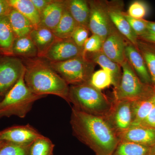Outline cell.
I'll use <instances>...</instances> for the list:
<instances>
[{"label":"cell","mask_w":155,"mask_h":155,"mask_svg":"<svg viewBox=\"0 0 155 155\" xmlns=\"http://www.w3.org/2000/svg\"><path fill=\"white\" fill-rule=\"evenodd\" d=\"M70 123L73 135L96 155H113L119 140L117 134L104 117L72 107Z\"/></svg>","instance_id":"6da1fadb"},{"label":"cell","mask_w":155,"mask_h":155,"mask_svg":"<svg viewBox=\"0 0 155 155\" xmlns=\"http://www.w3.org/2000/svg\"><path fill=\"white\" fill-rule=\"evenodd\" d=\"M22 60L25 67L24 80L32 93L45 97L49 94L57 96L69 103V84L48 61L38 58Z\"/></svg>","instance_id":"7a4b0ae2"},{"label":"cell","mask_w":155,"mask_h":155,"mask_svg":"<svg viewBox=\"0 0 155 155\" xmlns=\"http://www.w3.org/2000/svg\"><path fill=\"white\" fill-rule=\"evenodd\" d=\"M69 103L78 110L94 116L104 117L113 105L101 91L95 88L89 83L69 86Z\"/></svg>","instance_id":"3957f363"},{"label":"cell","mask_w":155,"mask_h":155,"mask_svg":"<svg viewBox=\"0 0 155 155\" xmlns=\"http://www.w3.org/2000/svg\"><path fill=\"white\" fill-rule=\"evenodd\" d=\"M25 73L18 82L0 101V119L16 116L24 118L36 101L45 96L37 95L28 88L24 80Z\"/></svg>","instance_id":"277c9868"},{"label":"cell","mask_w":155,"mask_h":155,"mask_svg":"<svg viewBox=\"0 0 155 155\" xmlns=\"http://www.w3.org/2000/svg\"><path fill=\"white\" fill-rule=\"evenodd\" d=\"M121 66L122 78L119 85L114 87V100L134 102L155 93L153 87L142 82L126 59Z\"/></svg>","instance_id":"5b68a950"},{"label":"cell","mask_w":155,"mask_h":155,"mask_svg":"<svg viewBox=\"0 0 155 155\" xmlns=\"http://www.w3.org/2000/svg\"><path fill=\"white\" fill-rule=\"evenodd\" d=\"M48 63L58 75L70 85L89 83L96 65L85 55L63 62Z\"/></svg>","instance_id":"8992f818"},{"label":"cell","mask_w":155,"mask_h":155,"mask_svg":"<svg viewBox=\"0 0 155 155\" xmlns=\"http://www.w3.org/2000/svg\"><path fill=\"white\" fill-rule=\"evenodd\" d=\"M90 17L88 28L92 34L104 41L115 28L108 11L107 1L89 0Z\"/></svg>","instance_id":"52a82bcc"},{"label":"cell","mask_w":155,"mask_h":155,"mask_svg":"<svg viewBox=\"0 0 155 155\" xmlns=\"http://www.w3.org/2000/svg\"><path fill=\"white\" fill-rule=\"evenodd\" d=\"M25 71V64L21 58L0 55V96H5L14 87Z\"/></svg>","instance_id":"ba28073f"},{"label":"cell","mask_w":155,"mask_h":155,"mask_svg":"<svg viewBox=\"0 0 155 155\" xmlns=\"http://www.w3.org/2000/svg\"><path fill=\"white\" fill-rule=\"evenodd\" d=\"M105 118L117 134L129 129L133 119L132 102L114 100L112 107Z\"/></svg>","instance_id":"9c48e42d"},{"label":"cell","mask_w":155,"mask_h":155,"mask_svg":"<svg viewBox=\"0 0 155 155\" xmlns=\"http://www.w3.org/2000/svg\"><path fill=\"white\" fill-rule=\"evenodd\" d=\"M84 55V49L78 47L72 38H58L42 59L49 62H60Z\"/></svg>","instance_id":"30bf717a"},{"label":"cell","mask_w":155,"mask_h":155,"mask_svg":"<svg viewBox=\"0 0 155 155\" xmlns=\"http://www.w3.org/2000/svg\"><path fill=\"white\" fill-rule=\"evenodd\" d=\"M107 3L109 15L114 26L127 40L136 47L138 36L124 16V2L120 0H113L107 1Z\"/></svg>","instance_id":"8fae6325"},{"label":"cell","mask_w":155,"mask_h":155,"mask_svg":"<svg viewBox=\"0 0 155 155\" xmlns=\"http://www.w3.org/2000/svg\"><path fill=\"white\" fill-rule=\"evenodd\" d=\"M127 41L115 27L104 41L101 51L111 60L121 66L126 60L125 51Z\"/></svg>","instance_id":"7c38bea8"},{"label":"cell","mask_w":155,"mask_h":155,"mask_svg":"<svg viewBox=\"0 0 155 155\" xmlns=\"http://www.w3.org/2000/svg\"><path fill=\"white\" fill-rule=\"evenodd\" d=\"M41 135L29 124L17 125L0 131V140L17 144L29 145Z\"/></svg>","instance_id":"4fadbf2b"},{"label":"cell","mask_w":155,"mask_h":155,"mask_svg":"<svg viewBox=\"0 0 155 155\" xmlns=\"http://www.w3.org/2000/svg\"><path fill=\"white\" fill-rule=\"evenodd\" d=\"M119 142L133 143L151 147L155 143V129L141 126H133L117 134Z\"/></svg>","instance_id":"5bb4252c"},{"label":"cell","mask_w":155,"mask_h":155,"mask_svg":"<svg viewBox=\"0 0 155 155\" xmlns=\"http://www.w3.org/2000/svg\"><path fill=\"white\" fill-rule=\"evenodd\" d=\"M125 54L126 60L142 82L151 85L150 76L144 59L137 48L128 41L125 46Z\"/></svg>","instance_id":"9a60e30c"},{"label":"cell","mask_w":155,"mask_h":155,"mask_svg":"<svg viewBox=\"0 0 155 155\" xmlns=\"http://www.w3.org/2000/svg\"><path fill=\"white\" fill-rule=\"evenodd\" d=\"M66 8V0H52L41 14L38 27L53 31L60 22Z\"/></svg>","instance_id":"2e32d148"},{"label":"cell","mask_w":155,"mask_h":155,"mask_svg":"<svg viewBox=\"0 0 155 155\" xmlns=\"http://www.w3.org/2000/svg\"><path fill=\"white\" fill-rule=\"evenodd\" d=\"M88 59L96 64H98L106 72H108L112 78V85L114 87L119 85L122 76L121 66L107 57L101 51L96 52L85 53Z\"/></svg>","instance_id":"e0dca14e"},{"label":"cell","mask_w":155,"mask_h":155,"mask_svg":"<svg viewBox=\"0 0 155 155\" xmlns=\"http://www.w3.org/2000/svg\"><path fill=\"white\" fill-rule=\"evenodd\" d=\"M29 36L36 46L38 58H42L53 44L58 39L52 31L38 27L34 28Z\"/></svg>","instance_id":"ac0fdd59"},{"label":"cell","mask_w":155,"mask_h":155,"mask_svg":"<svg viewBox=\"0 0 155 155\" xmlns=\"http://www.w3.org/2000/svg\"><path fill=\"white\" fill-rule=\"evenodd\" d=\"M66 6L78 25L88 28L90 8L86 0H66Z\"/></svg>","instance_id":"d6986e66"},{"label":"cell","mask_w":155,"mask_h":155,"mask_svg":"<svg viewBox=\"0 0 155 155\" xmlns=\"http://www.w3.org/2000/svg\"><path fill=\"white\" fill-rule=\"evenodd\" d=\"M12 54L22 60L38 58L37 49L29 35L15 39Z\"/></svg>","instance_id":"ffe728a7"},{"label":"cell","mask_w":155,"mask_h":155,"mask_svg":"<svg viewBox=\"0 0 155 155\" xmlns=\"http://www.w3.org/2000/svg\"><path fill=\"white\" fill-rule=\"evenodd\" d=\"M8 17L15 38L28 36L35 28L27 18L15 9H12Z\"/></svg>","instance_id":"44dd1931"},{"label":"cell","mask_w":155,"mask_h":155,"mask_svg":"<svg viewBox=\"0 0 155 155\" xmlns=\"http://www.w3.org/2000/svg\"><path fill=\"white\" fill-rule=\"evenodd\" d=\"M155 107V93L149 97L132 102V123L131 127L138 126Z\"/></svg>","instance_id":"7402d4cb"},{"label":"cell","mask_w":155,"mask_h":155,"mask_svg":"<svg viewBox=\"0 0 155 155\" xmlns=\"http://www.w3.org/2000/svg\"><path fill=\"white\" fill-rule=\"evenodd\" d=\"M15 39L8 16L0 17V52L2 54L12 55Z\"/></svg>","instance_id":"603a6c76"},{"label":"cell","mask_w":155,"mask_h":155,"mask_svg":"<svg viewBox=\"0 0 155 155\" xmlns=\"http://www.w3.org/2000/svg\"><path fill=\"white\" fill-rule=\"evenodd\" d=\"M8 2L12 8L27 18L35 28L38 27L40 22V14L31 0H8Z\"/></svg>","instance_id":"cb8c5ba5"},{"label":"cell","mask_w":155,"mask_h":155,"mask_svg":"<svg viewBox=\"0 0 155 155\" xmlns=\"http://www.w3.org/2000/svg\"><path fill=\"white\" fill-rule=\"evenodd\" d=\"M136 47L144 59L155 91V45L138 39Z\"/></svg>","instance_id":"d4e9b609"},{"label":"cell","mask_w":155,"mask_h":155,"mask_svg":"<svg viewBox=\"0 0 155 155\" xmlns=\"http://www.w3.org/2000/svg\"><path fill=\"white\" fill-rule=\"evenodd\" d=\"M77 26V23L66 6V9L60 22L52 32L58 38H72V34Z\"/></svg>","instance_id":"484cf974"},{"label":"cell","mask_w":155,"mask_h":155,"mask_svg":"<svg viewBox=\"0 0 155 155\" xmlns=\"http://www.w3.org/2000/svg\"><path fill=\"white\" fill-rule=\"evenodd\" d=\"M150 147L133 143L119 142L113 155H150Z\"/></svg>","instance_id":"4316f807"},{"label":"cell","mask_w":155,"mask_h":155,"mask_svg":"<svg viewBox=\"0 0 155 155\" xmlns=\"http://www.w3.org/2000/svg\"><path fill=\"white\" fill-rule=\"evenodd\" d=\"M54 147L49 138L42 135L31 145L29 155H53Z\"/></svg>","instance_id":"83f0119b"},{"label":"cell","mask_w":155,"mask_h":155,"mask_svg":"<svg viewBox=\"0 0 155 155\" xmlns=\"http://www.w3.org/2000/svg\"><path fill=\"white\" fill-rule=\"evenodd\" d=\"M89 83L101 91L112 85V78L108 72L104 69H100L93 73Z\"/></svg>","instance_id":"f1b7e54d"},{"label":"cell","mask_w":155,"mask_h":155,"mask_svg":"<svg viewBox=\"0 0 155 155\" xmlns=\"http://www.w3.org/2000/svg\"><path fill=\"white\" fill-rule=\"evenodd\" d=\"M31 145L3 141L0 145V155H29Z\"/></svg>","instance_id":"f546056e"},{"label":"cell","mask_w":155,"mask_h":155,"mask_svg":"<svg viewBox=\"0 0 155 155\" xmlns=\"http://www.w3.org/2000/svg\"><path fill=\"white\" fill-rule=\"evenodd\" d=\"M148 12V7L144 2L140 1H134L130 4L127 14L132 18L143 19Z\"/></svg>","instance_id":"4dcf8cb0"},{"label":"cell","mask_w":155,"mask_h":155,"mask_svg":"<svg viewBox=\"0 0 155 155\" xmlns=\"http://www.w3.org/2000/svg\"><path fill=\"white\" fill-rule=\"evenodd\" d=\"M124 15L138 38L143 35L148 31L147 20L144 19H137L132 18L125 12H124Z\"/></svg>","instance_id":"1f68e13d"},{"label":"cell","mask_w":155,"mask_h":155,"mask_svg":"<svg viewBox=\"0 0 155 155\" xmlns=\"http://www.w3.org/2000/svg\"><path fill=\"white\" fill-rule=\"evenodd\" d=\"M90 30L84 26L78 25L72 34V38L78 47L84 49V47L88 38Z\"/></svg>","instance_id":"d6a6232c"},{"label":"cell","mask_w":155,"mask_h":155,"mask_svg":"<svg viewBox=\"0 0 155 155\" xmlns=\"http://www.w3.org/2000/svg\"><path fill=\"white\" fill-rule=\"evenodd\" d=\"M104 41L98 35L92 34L86 41L84 47V51L85 53L96 52L101 51Z\"/></svg>","instance_id":"836d02e7"},{"label":"cell","mask_w":155,"mask_h":155,"mask_svg":"<svg viewBox=\"0 0 155 155\" xmlns=\"http://www.w3.org/2000/svg\"><path fill=\"white\" fill-rule=\"evenodd\" d=\"M138 126H143L155 129V107L140 123Z\"/></svg>","instance_id":"e575fe53"},{"label":"cell","mask_w":155,"mask_h":155,"mask_svg":"<svg viewBox=\"0 0 155 155\" xmlns=\"http://www.w3.org/2000/svg\"><path fill=\"white\" fill-rule=\"evenodd\" d=\"M12 9L8 0H0V17L8 16Z\"/></svg>","instance_id":"d590c367"},{"label":"cell","mask_w":155,"mask_h":155,"mask_svg":"<svg viewBox=\"0 0 155 155\" xmlns=\"http://www.w3.org/2000/svg\"><path fill=\"white\" fill-rule=\"evenodd\" d=\"M40 14L46 8L52 0H31Z\"/></svg>","instance_id":"8d00e7d4"},{"label":"cell","mask_w":155,"mask_h":155,"mask_svg":"<svg viewBox=\"0 0 155 155\" xmlns=\"http://www.w3.org/2000/svg\"><path fill=\"white\" fill-rule=\"evenodd\" d=\"M138 39L155 45V33L148 30L143 35L138 37Z\"/></svg>","instance_id":"74e56055"},{"label":"cell","mask_w":155,"mask_h":155,"mask_svg":"<svg viewBox=\"0 0 155 155\" xmlns=\"http://www.w3.org/2000/svg\"><path fill=\"white\" fill-rule=\"evenodd\" d=\"M147 28L149 30L155 33V22L147 21Z\"/></svg>","instance_id":"f35d334b"},{"label":"cell","mask_w":155,"mask_h":155,"mask_svg":"<svg viewBox=\"0 0 155 155\" xmlns=\"http://www.w3.org/2000/svg\"><path fill=\"white\" fill-rule=\"evenodd\" d=\"M150 155H155V143L150 147Z\"/></svg>","instance_id":"ab89813d"},{"label":"cell","mask_w":155,"mask_h":155,"mask_svg":"<svg viewBox=\"0 0 155 155\" xmlns=\"http://www.w3.org/2000/svg\"><path fill=\"white\" fill-rule=\"evenodd\" d=\"M3 141H1V140H0V145L1 144V143H2V142Z\"/></svg>","instance_id":"60d3db41"},{"label":"cell","mask_w":155,"mask_h":155,"mask_svg":"<svg viewBox=\"0 0 155 155\" xmlns=\"http://www.w3.org/2000/svg\"><path fill=\"white\" fill-rule=\"evenodd\" d=\"M1 54H1V52H0V55H1Z\"/></svg>","instance_id":"b9f144b4"},{"label":"cell","mask_w":155,"mask_h":155,"mask_svg":"<svg viewBox=\"0 0 155 155\" xmlns=\"http://www.w3.org/2000/svg\"><path fill=\"white\" fill-rule=\"evenodd\" d=\"M0 101H1V100H0Z\"/></svg>","instance_id":"7bdbcfd3"}]
</instances>
